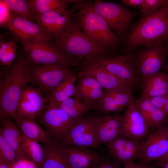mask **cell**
<instances>
[{
	"label": "cell",
	"mask_w": 168,
	"mask_h": 168,
	"mask_svg": "<svg viewBox=\"0 0 168 168\" xmlns=\"http://www.w3.org/2000/svg\"><path fill=\"white\" fill-rule=\"evenodd\" d=\"M31 82L29 66L20 56L2 74L0 80V117L1 120H15L18 117L17 103L26 84Z\"/></svg>",
	"instance_id": "1"
},
{
	"label": "cell",
	"mask_w": 168,
	"mask_h": 168,
	"mask_svg": "<svg viewBox=\"0 0 168 168\" xmlns=\"http://www.w3.org/2000/svg\"><path fill=\"white\" fill-rule=\"evenodd\" d=\"M51 41L77 66L110 54V52L90 39L79 27L74 16L66 28Z\"/></svg>",
	"instance_id": "2"
},
{
	"label": "cell",
	"mask_w": 168,
	"mask_h": 168,
	"mask_svg": "<svg viewBox=\"0 0 168 168\" xmlns=\"http://www.w3.org/2000/svg\"><path fill=\"white\" fill-rule=\"evenodd\" d=\"M122 40L127 53L139 46L168 41V1L157 11L140 16Z\"/></svg>",
	"instance_id": "3"
},
{
	"label": "cell",
	"mask_w": 168,
	"mask_h": 168,
	"mask_svg": "<svg viewBox=\"0 0 168 168\" xmlns=\"http://www.w3.org/2000/svg\"><path fill=\"white\" fill-rule=\"evenodd\" d=\"M74 15L79 27L96 44L110 52L116 49L121 39L112 30L105 20L84 1Z\"/></svg>",
	"instance_id": "4"
},
{
	"label": "cell",
	"mask_w": 168,
	"mask_h": 168,
	"mask_svg": "<svg viewBox=\"0 0 168 168\" xmlns=\"http://www.w3.org/2000/svg\"><path fill=\"white\" fill-rule=\"evenodd\" d=\"M85 2L105 20L121 40L126 35L132 26V21L139 14L119 3L101 0Z\"/></svg>",
	"instance_id": "5"
},
{
	"label": "cell",
	"mask_w": 168,
	"mask_h": 168,
	"mask_svg": "<svg viewBox=\"0 0 168 168\" xmlns=\"http://www.w3.org/2000/svg\"><path fill=\"white\" fill-rule=\"evenodd\" d=\"M50 41L26 42L21 43L23 46L28 65L54 64L71 67L77 66Z\"/></svg>",
	"instance_id": "6"
},
{
	"label": "cell",
	"mask_w": 168,
	"mask_h": 168,
	"mask_svg": "<svg viewBox=\"0 0 168 168\" xmlns=\"http://www.w3.org/2000/svg\"><path fill=\"white\" fill-rule=\"evenodd\" d=\"M90 62L101 66L133 88L140 82L131 53L117 56L108 54Z\"/></svg>",
	"instance_id": "7"
},
{
	"label": "cell",
	"mask_w": 168,
	"mask_h": 168,
	"mask_svg": "<svg viewBox=\"0 0 168 168\" xmlns=\"http://www.w3.org/2000/svg\"><path fill=\"white\" fill-rule=\"evenodd\" d=\"M167 54L166 46L161 43L144 46L137 54H133L140 79L160 71L166 62Z\"/></svg>",
	"instance_id": "8"
},
{
	"label": "cell",
	"mask_w": 168,
	"mask_h": 168,
	"mask_svg": "<svg viewBox=\"0 0 168 168\" xmlns=\"http://www.w3.org/2000/svg\"><path fill=\"white\" fill-rule=\"evenodd\" d=\"M60 146H73L97 148L95 130V115H84L72 124L68 133L59 143Z\"/></svg>",
	"instance_id": "9"
},
{
	"label": "cell",
	"mask_w": 168,
	"mask_h": 168,
	"mask_svg": "<svg viewBox=\"0 0 168 168\" xmlns=\"http://www.w3.org/2000/svg\"><path fill=\"white\" fill-rule=\"evenodd\" d=\"M133 88L121 85L110 89H104L102 94L93 110L100 113L118 114L133 103Z\"/></svg>",
	"instance_id": "10"
},
{
	"label": "cell",
	"mask_w": 168,
	"mask_h": 168,
	"mask_svg": "<svg viewBox=\"0 0 168 168\" xmlns=\"http://www.w3.org/2000/svg\"><path fill=\"white\" fill-rule=\"evenodd\" d=\"M54 141L59 143L66 136L74 122L62 109L49 102L40 119Z\"/></svg>",
	"instance_id": "11"
},
{
	"label": "cell",
	"mask_w": 168,
	"mask_h": 168,
	"mask_svg": "<svg viewBox=\"0 0 168 168\" xmlns=\"http://www.w3.org/2000/svg\"><path fill=\"white\" fill-rule=\"evenodd\" d=\"M31 82L47 94L53 90L64 78L72 72L71 67L58 65H37L29 67Z\"/></svg>",
	"instance_id": "12"
},
{
	"label": "cell",
	"mask_w": 168,
	"mask_h": 168,
	"mask_svg": "<svg viewBox=\"0 0 168 168\" xmlns=\"http://www.w3.org/2000/svg\"><path fill=\"white\" fill-rule=\"evenodd\" d=\"M2 27L7 29L21 43L26 42L50 41V39L39 24L12 13L9 20Z\"/></svg>",
	"instance_id": "13"
},
{
	"label": "cell",
	"mask_w": 168,
	"mask_h": 168,
	"mask_svg": "<svg viewBox=\"0 0 168 168\" xmlns=\"http://www.w3.org/2000/svg\"><path fill=\"white\" fill-rule=\"evenodd\" d=\"M142 143V154L139 159L142 164L146 165L159 160L168 152V125L166 123L149 133Z\"/></svg>",
	"instance_id": "14"
},
{
	"label": "cell",
	"mask_w": 168,
	"mask_h": 168,
	"mask_svg": "<svg viewBox=\"0 0 168 168\" xmlns=\"http://www.w3.org/2000/svg\"><path fill=\"white\" fill-rule=\"evenodd\" d=\"M79 2L64 11H54L34 16V20L42 27L50 39H55L68 25L79 8Z\"/></svg>",
	"instance_id": "15"
},
{
	"label": "cell",
	"mask_w": 168,
	"mask_h": 168,
	"mask_svg": "<svg viewBox=\"0 0 168 168\" xmlns=\"http://www.w3.org/2000/svg\"><path fill=\"white\" fill-rule=\"evenodd\" d=\"M95 115V130L99 145L120 137L122 131L123 115L118 114H102Z\"/></svg>",
	"instance_id": "16"
},
{
	"label": "cell",
	"mask_w": 168,
	"mask_h": 168,
	"mask_svg": "<svg viewBox=\"0 0 168 168\" xmlns=\"http://www.w3.org/2000/svg\"><path fill=\"white\" fill-rule=\"evenodd\" d=\"M46 100L39 88L26 86L17 105L18 116L34 120L44 110Z\"/></svg>",
	"instance_id": "17"
},
{
	"label": "cell",
	"mask_w": 168,
	"mask_h": 168,
	"mask_svg": "<svg viewBox=\"0 0 168 168\" xmlns=\"http://www.w3.org/2000/svg\"><path fill=\"white\" fill-rule=\"evenodd\" d=\"M105 145L113 158L124 165L133 162L141 155L142 142L129 138L119 137Z\"/></svg>",
	"instance_id": "18"
},
{
	"label": "cell",
	"mask_w": 168,
	"mask_h": 168,
	"mask_svg": "<svg viewBox=\"0 0 168 168\" xmlns=\"http://www.w3.org/2000/svg\"><path fill=\"white\" fill-rule=\"evenodd\" d=\"M150 128L133 103L127 108L123 115V129L120 137L139 142L147 136Z\"/></svg>",
	"instance_id": "19"
},
{
	"label": "cell",
	"mask_w": 168,
	"mask_h": 168,
	"mask_svg": "<svg viewBox=\"0 0 168 168\" xmlns=\"http://www.w3.org/2000/svg\"><path fill=\"white\" fill-rule=\"evenodd\" d=\"M59 146L70 168H94L102 157L87 147Z\"/></svg>",
	"instance_id": "20"
},
{
	"label": "cell",
	"mask_w": 168,
	"mask_h": 168,
	"mask_svg": "<svg viewBox=\"0 0 168 168\" xmlns=\"http://www.w3.org/2000/svg\"><path fill=\"white\" fill-rule=\"evenodd\" d=\"M77 66L79 70L76 75L77 78L82 75L88 76L99 83L104 89L112 88L122 85L130 86L101 66L94 63L83 62Z\"/></svg>",
	"instance_id": "21"
},
{
	"label": "cell",
	"mask_w": 168,
	"mask_h": 168,
	"mask_svg": "<svg viewBox=\"0 0 168 168\" xmlns=\"http://www.w3.org/2000/svg\"><path fill=\"white\" fill-rule=\"evenodd\" d=\"M104 90L103 87L95 80L88 76L82 75L77 79L72 97L95 106Z\"/></svg>",
	"instance_id": "22"
},
{
	"label": "cell",
	"mask_w": 168,
	"mask_h": 168,
	"mask_svg": "<svg viewBox=\"0 0 168 168\" xmlns=\"http://www.w3.org/2000/svg\"><path fill=\"white\" fill-rule=\"evenodd\" d=\"M142 97L150 99L168 92V72L161 71L140 79Z\"/></svg>",
	"instance_id": "23"
},
{
	"label": "cell",
	"mask_w": 168,
	"mask_h": 168,
	"mask_svg": "<svg viewBox=\"0 0 168 168\" xmlns=\"http://www.w3.org/2000/svg\"><path fill=\"white\" fill-rule=\"evenodd\" d=\"M133 104L142 115L150 128L157 129L166 124V115L154 105L150 99L142 97Z\"/></svg>",
	"instance_id": "24"
},
{
	"label": "cell",
	"mask_w": 168,
	"mask_h": 168,
	"mask_svg": "<svg viewBox=\"0 0 168 168\" xmlns=\"http://www.w3.org/2000/svg\"><path fill=\"white\" fill-rule=\"evenodd\" d=\"M15 121L21 133L27 137L46 145H50L54 142L48 133L34 120L18 116Z\"/></svg>",
	"instance_id": "25"
},
{
	"label": "cell",
	"mask_w": 168,
	"mask_h": 168,
	"mask_svg": "<svg viewBox=\"0 0 168 168\" xmlns=\"http://www.w3.org/2000/svg\"><path fill=\"white\" fill-rule=\"evenodd\" d=\"M77 79L72 72L69 73L55 88L47 94L46 101L57 104L72 97Z\"/></svg>",
	"instance_id": "26"
},
{
	"label": "cell",
	"mask_w": 168,
	"mask_h": 168,
	"mask_svg": "<svg viewBox=\"0 0 168 168\" xmlns=\"http://www.w3.org/2000/svg\"><path fill=\"white\" fill-rule=\"evenodd\" d=\"M1 120V127L0 129L4 138L15 151L17 161L23 159H30L22 150V138L20 129L15 123L10 120Z\"/></svg>",
	"instance_id": "27"
},
{
	"label": "cell",
	"mask_w": 168,
	"mask_h": 168,
	"mask_svg": "<svg viewBox=\"0 0 168 168\" xmlns=\"http://www.w3.org/2000/svg\"><path fill=\"white\" fill-rule=\"evenodd\" d=\"M54 104L63 110L74 122L89 114L94 106V105L72 97L59 103Z\"/></svg>",
	"instance_id": "28"
},
{
	"label": "cell",
	"mask_w": 168,
	"mask_h": 168,
	"mask_svg": "<svg viewBox=\"0 0 168 168\" xmlns=\"http://www.w3.org/2000/svg\"><path fill=\"white\" fill-rule=\"evenodd\" d=\"M43 147L44 159L40 168H70L59 143L54 142Z\"/></svg>",
	"instance_id": "29"
},
{
	"label": "cell",
	"mask_w": 168,
	"mask_h": 168,
	"mask_svg": "<svg viewBox=\"0 0 168 168\" xmlns=\"http://www.w3.org/2000/svg\"><path fill=\"white\" fill-rule=\"evenodd\" d=\"M34 16L54 11L67 10L70 3L80 2V0H30Z\"/></svg>",
	"instance_id": "30"
},
{
	"label": "cell",
	"mask_w": 168,
	"mask_h": 168,
	"mask_svg": "<svg viewBox=\"0 0 168 168\" xmlns=\"http://www.w3.org/2000/svg\"><path fill=\"white\" fill-rule=\"evenodd\" d=\"M21 133L22 148L23 152L37 168H40L44 159L43 146L40 145L39 142L27 137Z\"/></svg>",
	"instance_id": "31"
},
{
	"label": "cell",
	"mask_w": 168,
	"mask_h": 168,
	"mask_svg": "<svg viewBox=\"0 0 168 168\" xmlns=\"http://www.w3.org/2000/svg\"><path fill=\"white\" fill-rule=\"evenodd\" d=\"M13 14L28 20H34V15L30 0H2Z\"/></svg>",
	"instance_id": "32"
},
{
	"label": "cell",
	"mask_w": 168,
	"mask_h": 168,
	"mask_svg": "<svg viewBox=\"0 0 168 168\" xmlns=\"http://www.w3.org/2000/svg\"><path fill=\"white\" fill-rule=\"evenodd\" d=\"M0 160L14 164L17 161L16 153L4 138L0 129Z\"/></svg>",
	"instance_id": "33"
},
{
	"label": "cell",
	"mask_w": 168,
	"mask_h": 168,
	"mask_svg": "<svg viewBox=\"0 0 168 168\" xmlns=\"http://www.w3.org/2000/svg\"><path fill=\"white\" fill-rule=\"evenodd\" d=\"M168 1V0H143L140 7V16H146L157 11Z\"/></svg>",
	"instance_id": "34"
},
{
	"label": "cell",
	"mask_w": 168,
	"mask_h": 168,
	"mask_svg": "<svg viewBox=\"0 0 168 168\" xmlns=\"http://www.w3.org/2000/svg\"><path fill=\"white\" fill-rule=\"evenodd\" d=\"M152 104L161 110L166 115L168 114V92L166 94L150 99Z\"/></svg>",
	"instance_id": "35"
},
{
	"label": "cell",
	"mask_w": 168,
	"mask_h": 168,
	"mask_svg": "<svg viewBox=\"0 0 168 168\" xmlns=\"http://www.w3.org/2000/svg\"><path fill=\"white\" fill-rule=\"evenodd\" d=\"M121 163L108 156H103L94 168H121Z\"/></svg>",
	"instance_id": "36"
},
{
	"label": "cell",
	"mask_w": 168,
	"mask_h": 168,
	"mask_svg": "<svg viewBox=\"0 0 168 168\" xmlns=\"http://www.w3.org/2000/svg\"><path fill=\"white\" fill-rule=\"evenodd\" d=\"M0 2V26L2 27L10 18L12 13L2 0Z\"/></svg>",
	"instance_id": "37"
},
{
	"label": "cell",
	"mask_w": 168,
	"mask_h": 168,
	"mask_svg": "<svg viewBox=\"0 0 168 168\" xmlns=\"http://www.w3.org/2000/svg\"><path fill=\"white\" fill-rule=\"evenodd\" d=\"M12 168H37L31 160L28 158L23 159L16 162Z\"/></svg>",
	"instance_id": "38"
},
{
	"label": "cell",
	"mask_w": 168,
	"mask_h": 168,
	"mask_svg": "<svg viewBox=\"0 0 168 168\" xmlns=\"http://www.w3.org/2000/svg\"><path fill=\"white\" fill-rule=\"evenodd\" d=\"M143 0H122L121 2L125 6L134 8L140 7L142 5Z\"/></svg>",
	"instance_id": "39"
},
{
	"label": "cell",
	"mask_w": 168,
	"mask_h": 168,
	"mask_svg": "<svg viewBox=\"0 0 168 168\" xmlns=\"http://www.w3.org/2000/svg\"><path fill=\"white\" fill-rule=\"evenodd\" d=\"M147 165L136 164L131 162L124 165L123 168H146Z\"/></svg>",
	"instance_id": "40"
},
{
	"label": "cell",
	"mask_w": 168,
	"mask_h": 168,
	"mask_svg": "<svg viewBox=\"0 0 168 168\" xmlns=\"http://www.w3.org/2000/svg\"><path fill=\"white\" fill-rule=\"evenodd\" d=\"M157 161L156 164L158 167H160L162 163L168 161V152L164 156Z\"/></svg>",
	"instance_id": "41"
},
{
	"label": "cell",
	"mask_w": 168,
	"mask_h": 168,
	"mask_svg": "<svg viewBox=\"0 0 168 168\" xmlns=\"http://www.w3.org/2000/svg\"><path fill=\"white\" fill-rule=\"evenodd\" d=\"M14 164L0 160V168H12Z\"/></svg>",
	"instance_id": "42"
},
{
	"label": "cell",
	"mask_w": 168,
	"mask_h": 168,
	"mask_svg": "<svg viewBox=\"0 0 168 168\" xmlns=\"http://www.w3.org/2000/svg\"><path fill=\"white\" fill-rule=\"evenodd\" d=\"M160 167V168H168V161L161 164Z\"/></svg>",
	"instance_id": "43"
},
{
	"label": "cell",
	"mask_w": 168,
	"mask_h": 168,
	"mask_svg": "<svg viewBox=\"0 0 168 168\" xmlns=\"http://www.w3.org/2000/svg\"><path fill=\"white\" fill-rule=\"evenodd\" d=\"M166 42L167 43V45L166 46V47L167 50V66L165 71L168 72V41Z\"/></svg>",
	"instance_id": "44"
},
{
	"label": "cell",
	"mask_w": 168,
	"mask_h": 168,
	"mask_svg": "<svg viewBox=\"0 0 168 168\" xmlns=\"http://www.w3.org/2000/svg\"><path fill=\"white\" fill-rule=\"evenodd\" d=\"M166 123L168 125V114L166 115Z\"/></svg>",
	"instance_id": "45"
},
{
	"label": "cell",
	"mask_w": 168,
	"mask_h": 168,
	"mask_svg": "<svg viewBox=\"0 0 168 168\" xmlns=\"http://www.w3.org/2000/svg\"><path fill=\"white\" fill-rule=\"evenodd\" d=\"M146 168H153L152 167H151V166H146Z\"/></svg>",
	"instance_id": "46"
},
{
	"label": "cell",
	"mask_w": 168,
	"mask_h": 168,
	"mask_svg": "<svg viewBox=\"0 0 168 168\" xmlns=\"http://www.w3.org/2000/svg\"></svg>",
	"instance_id": "47"
}]
</instances>
